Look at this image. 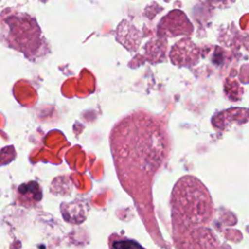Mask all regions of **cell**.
I'll return each mask as SVG.
<instances>
[{
    "label": "cell",
    "instance_id": "1",
    "mask_svg": "<svg viewBox=\"0 0 249 249\" xmlns=\"http://www.w3.org/2000/svg\"><path fill=\"white\" fill-rule=\"evenodd\" d=\"M196 178H181L172 194V217L176 224L196 226L206 223L211 214L207 190Z\"/></svg>",
    "mask_w": 249,
    "mask_h": 249
},
{
    "label": "cell",
    "instance_id": "2",
    "mask_svg": "<svg viewBox=\"0 0 249 249\" xmlns=\"http://www.w3.org/2000/svg\"><path fill=\"white\" fill-rule=\"evenodd\" d=\"M197 50L193 42L183 40L173 46L170 52V58L172 62L179 66H189L196 63Z\"/></svg>",
    "mask_w": 249,
    "mask_h": 249
},
{
    "label": "cell",
    "instance_id": "3",
    "mask_svg": "<svg viewBox=\"0 0 249 249\" xmlns=\"http://www.w3.org/2000/svg\"><path fill=\"white\" fill-rule=\"evenodd\" d=\"M141 247L140 244L134 242L133 240H123V241H117L113 244V247L116 248H133V247Z\"/></svg>",
    "mask_w": 249,
    "mask_h": 249
}]
</instances>
